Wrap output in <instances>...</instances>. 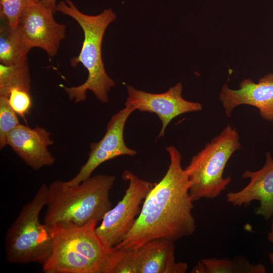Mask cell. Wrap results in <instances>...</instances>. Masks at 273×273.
<instances>
[{
	"label": "cell",
	"instance_id": "cell-11",
	"mask_svg": "<svg viewBox=\"0 0 273 273\" xmlns=\"http://www.w3.org/2000/svg\"><path fill=\"white\" fill-rule=\"evenodd\" d=\"M134 111L130 107L125 106L111 117L104 135L98 142L90 145L88 159L74 177L65 181L67 186H75L87 179L98 166L106 161L120 156H132L136 154V151L127 146L124 139L126 122Z\"/></svg>",
	"mask_w": 273,
	"mask_h": 273
},
{
	"label": "cell",
	"instance_id": "cell-21",
	"mask_svg": "<svg viewBox=\"0 0 273 273\" xmlns=\"http://www.w3.org/2000/svg\"><path fill=\"white\" fill-rule=\"evenodd\" d=\"M39 2L43 5L55 12V9L57 5V0H40Z\"/></svg>",
	"mask_w": 273,
	"mask_h": 273
},
{
	"label": "cell",
	"instance_id": "cell-18",
	"mask_svg": "<svg viewBox=\"0 0 273 273\" xmlns=\"http://www.w3.org/2000/svg\"><path fill=\"white\" fill-rule=\"evenodd\" d=\"M20 123L17 113L11 107L8 98L0 96V148L8 145L9 133Z\"/></svg>",
	"mask_w": 273,
	"mask_h": 273
},
{
	"label": "cell",
	"instance_id": "cell-17",
	"mask_svg": "<svg viewBox=\"0 0 273 273\" xmlns=\"http://www.w3.org/2000/svg\"><path fill=\"white\" fill-rule=\"evenodd\" d=\"M31 78L28 63L7 66L0 63V96L8 98L14 89L29 92Z\"/></svg>",
	"mask_w": 273,
	"mask_h": 273
},
{
	"label": "cell",
	"instance_id": "cell-10",
	"mask_svg": "<svg viewBox=\"0 0 273 273\" xmlns=\"http://www.w3.org/2000/svg\"><path fill=\"white\" fill-rule=\"evenodd\" d=\"M183 86L179 82L166 92L160 94L148 93L128 85L127 98L125 106L134 111L155 114L162 122L158 138L164 136L166 127L176 117L189 112L202 110V105L199 102L189 101L182 96Z\"/></svg>",
	"mask_w": 273,
	"mask_h": 273
},
{
	"label": "cell",
	"instance_id": "cell-13",
	"mask_svg": "<svg viewBox=\"0 0 273 273\" xmlns=\"http://www.w3.org/2000/svg\"><path fill=\"white\" fill-rule=\"evenodd\" d=\"M219 99L228 117L236 107L248 105L257 108L263 119L273 121V73L261 77L257 83L245 79L240 82L238 89L230 88L225 83Z\"/></svg>",
	"mask_w": 273,
	"mask_h": 273
},
{
	"label": "cell",
	"instance_id": "cell-20",
	"mask_svg": "<svg viewBox=\"0 0 273 273\" xmlns=\"http://www.w3.org/2000/svg\"><path fill=\"white\" fill-rule=\"evenodd\" d=\"M8 101L14 111L25 120L32 107L30 92L21 89H12L8 97Z\"/></svg>",
	"mask_w": 273,
	"mask_h": 273
},
{
	"label": "cell",
	"instance_id": "cell-19",
	"mask_svg": "<svg viewBox=\"0 0 273 273\" xmlns=\"http://www.w3.org/2000/svg\"><path fill=\"white\" fill-rule=\"evenodd\" d=\"M32 2L33 0H0L1 18L11 28L17 29L24 11Z\"/></svg>",
	"mask_w": 273,
	"mask_h": 273
},
{
	"label": "cell",
	"instance_id": "cell-8",
	"mask_svg": "<svg viewBox=\"0 0 273 273\" xmlns=\"http://www.w3.org/2000/svg\"><path fill=\"white\" fill-rule=\"evenodd\" d=\"M122 177L128 181L124 196L105 214L96 229L101 241L109 250L119 244L131 230L140 213L142 203L154 186L129 170L124 171Z\"/></svg>",
	"mask_w": 273,
	"mask_h": 273
},
{
	"label": "cell",
	"instance_id": "cell-4",
	"mask_svg": "<svg viewBox=\"0 0 273 273\" xmlns=\"http://www.w3.org/2000/svg\"><path fill=\"white\" fill-rule=\"evenodd\" d=\"M97 222L83 225L60 222L50 226V256L42 264L45 273H101L109 251L96 233Z\"/></svg>",
	"mask_w": 273,
	"mask_h": 273
},
{
	"label": "cell",
	"instance_id": "cell-24",
	"mask_svg": "<svg viewBox=\"0 0 273 273\" xmlns=\"http://www.w3.org/2000/svg\"><path fill=\"white\" fill-rule=\"evenodd\" d=\"M34 2H39L40 0H33Z\"/></svg>",
	"mask_w": 273,
	"mask_h": 273
},
{
	"label": "cell",
	"instance_id": "cell-14",
	"mask_svg": "<svg viewBox=\"0 0 273 273\" xmlns=\"http://www.w3.org/2000/svg\"><path fill=\"white\" fill-rule=\"evenodd\" d=\"M51 133L39 126L30 128L21 123L8 136V145L35 170L52 165L55 158L48 150L54 144Z\"/></svg>",
	"mask_w": 273,
	"mask_h": 273
},
{
	"label": "cell",
	"instance_id": "cell-12",
	"mask_svg": "<svg viewBox=\"0 0 273 273\" xmlns=\"http://www.w3.org/2000/svg\"><path fill=\"white\" fill-rule=\"evenodd\" d=\"M243 178L250 179L242 189L226 194V201L234 207H248L252 201L259 205L255 210L256 215L268 220L273 215V158L270 152L265 154L263 167L257 171L245 170Z\"/></svg>",
	"mask_w": 273,
	"mask_h": 273
},
{
	"label": "cell",
	"instance_id": "cell-22",
	"mask_svg": "<svg viewBox=\"0 0 273 273\" xmlns=\"http://www.w3.org/2000/svg\"><path fill=\"white\" fill-rule=\"evenodd\" d=\"M267 240L271 243H273V215L271 224L270 226V230L267 234Z\"/></svg>",
	"mask_w": 273,
	"mask_h": 273
},
{
	"label": "cell",
	"instance_id": "cell-16",
	"mask_svg": "<svg viewBox=\"0 0 273 273\" xmlns=\"http://www.w3.org/2000/svg\"><path fill=\"white\" fill-rule=\"evenodd\" d=\"M29 50L23 43L17 29L7 25L0 30V63L7 66L27 64Z\"/></svg>",
	"mask_w": 273,
	"mask_h": 273
},
{
	"label": "cell",
	"instance_id": "cell-6",
	"mask_svg": "<svg viewBox=\"0 0 273 273\" xmlns=\"http://www.w3.org/2000/svg\"><path fill=\"white\" fill-rule=\"evenodd\" d=\"M236 129L228 124L219 135L193 156L185 168L190 182L189 195L193 202L218 197L232 181L223 171L232 155L240 149Z\"/></svg>",
	"mask_w": 273,
	"mask_h": 273
},
{
	"label": "cell",
	"instance_id": "cell-23",
	"mask_svg": "<svg viewBox=\"0 0 273 273\" xmlns=\"http://www.w3.org/2000/svg\"><path fill=\"white\" fill-rule=\"evenodd\" d=\"M268 257L271 263L273 264V252L269 253Z\"/></svg>",
	"mask_w": 273,
	"mask_h": 273
},
{
	"label": "cell",
	"instance_id": "cell-9",
	"mask_svg": "<svg viewBox=\"0 0 273 273\" xmlns=\"http://www.w3.org/2000/svg\"><path fill=\"white\" fill-rule=\"evenodd\" d=\"M54 12L40 2L34 1L24 11L17 30L29 51L39 48L51 57L57 54L65 37L66 26L55 20Z\"/></svg>",
	"mask_w": 273,
	"mask_h": 273
},
{
	"label": "cell",
	"instance_id": "cell-5",
	"mask_svg": "<svg viewBox=\"0 0 273 273\" xmlns=\"http://www.w3.org/2000/svg\"><path fill=\"white\" fill-rule=\"evenodd\" d=\"M48 186L42 184L32 199L24 205L7 230L5 255L11 263H37L42 265L52 250L51 228L40 221L46 206Z\"/></svg>",
	"mask_w": 273,
	"mask_h": 273
},
{
	"label": "cell",
	"instance_id": "cell-1",
	"mask_svg": "<svg viewBox=\"0 0 273 273\" xmlns=\"http://www.w3.org/2000/svg\"><path fill=\"white\" fill-rule=\"evenodd\" d=\"M166 150L170 164L166 173L154 185L132 229L115 248L138 246L159 238L174 242L195 232L194 202L189 195V178L181 166V154L173 146Z\"/></svg>",
	"mask_w": 273,
	"mask_h": 273
},
{
	"label": "cell",
	"instance_id": "cell-3",
	"mask_svg": "<svg viewBox=\"0 0 273 273\" xmlns=\"http://www.w3.org/2000/svg\"><path fill=\"white\" fill-rule=\"evenodd\" d=\"M115 180L113 175L98 174L73 186L52 182L48 186L43 222L50 227L60 222L98 223L112 207L109 194Z\"/></svg>",
	"mask_w": 273,
	"mask_h": 273
},
{
	"label": "cell",
	"instance_id": "cell-7",
	"mask_svg": "<svg viewBox=\"0 0 273 273\" xmlns=\"http://www.w3.org/2000/svg\"><path fill=\"white\" fill-rule=\"evenodd\" d=\"M174 242L155 239L138 246L114 247L107 254L101 273H185L186 262H176Z\"/></svg>",
	"mask_w": 273,
	"mask_h": 273
},
{
	"label": "cell",
	"instance_id": "cell-15",
	"mask_svg": "<svg viewBox=\"0 0 273 273\" xmlns=\"http://www.w3.org/2000/svg\"><path fill=\"white\" fill-rule=\"evenodd\" d=\"M261 263H253L243 256L228 258H206L200 259L191 270L193 273H265Z\"/></svg>",
	"mask_w": 273,
	"mask_h": 273
},
{
	"label": "cell",
	"instance_id": "cell-2",
	"mask_svg": "<svg viewBox=\"0 0 273 273\" xmlns=\"http://www.w3.org/2000/svg\"><path fill=\"white\" fill-rule=\"evenodd\" d=\"M55 11L74 19L82 29L84 38L77 56L72 58L70 64L76 67L81 63L87 71V77L82 84L72 87L63 86L71 100L75 103L84 101L87 91H91L103 103L109 101V93L115 85V81L107 73L102 56L103 37L108 26L116 19V14L106 9L96 15L80 11L71 0L61 1L57 4Z\"/></svg>",
	"mask_w": 273,
	"mask_h": 273
}]
</instances>
